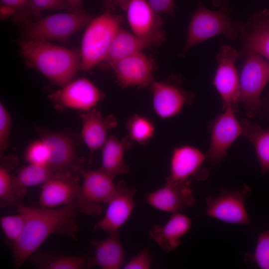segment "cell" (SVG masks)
I'll return each mask as SVG.
<instances>
[{"label": "cell", "instance_id": "f35d334b", "mask_svg": "<svg viewBox=\"0 0 269 269\" xmlns=\"http://www.w3.org/2000/svg\"><path fill=\"white\" fill-rule=\"evenodd\" d=\"M69 5V12L73 13H86L83 8V0H66Z\"/></svg>", "mask_w": 269, "mask_h": 269}, {"label": "cell", "instance_id": "74e56055", "mask_svg": "<svg viewBox=\"0 0 269 269\" xmlns=\"http://www.w3.org/2000/svg\"><path fill=\"white\" fill-rule=\"evenodd\" d=\"M151 7L157 13L174 16V0H146Z\"/></svg>", "mask_w": 269, "mask_h": 269}, {"label": "cell", "instance_id": "d6a6232c", "mask_svg": "<svg viewBox=\"0 0 269 269\" xmlns=\"http://www.w3.org/2000/svg\"><path fill=\"white\" fill-rule=\"evenodd\" d=\"M30 4L31 21L39 19L45 10H65L68 12L69 9L66 0H30Z\"/></svg>", "mask_w": 269, "mask_h": 269}, {"label": "cell", "instance_id": "44dd1931", "mask_svg": "<svg viewBox=\"0 0 269 269\" xmlns=\"http://www.w3.org/2000/svg\"><path fill=\"white\" fill-rule=\"evenodd\" d=\"M80 118L82 123L81 134L89 150L91 162L93 153L103 146L108 132L117 126L118 121L113 115L103 116L95 108L83 112Z\"/></svg>", "mask_w": 269, "mask_h": 269}, {"label": "cell", "instance_id": "52a82bcc", "mask_svg": "<svg viewBox=\"0 0 269 269\" xmlns=\"http://www.w3.org/2000/svg\"><path fill=\"white\" fill-rule=\"evenodd\" d=\"M82 184L74 200L78 212L96 216L102 211L101 203H108L115 194L114 178L101 170H81Z\"/></svg>", "mask_w": 269, "mask_h": 269}, {"label": "cell", "instance_id": "7bdbcfd3", "mask_svg": "<svg viewBox=\"0 0 269 269\" xmlns=\"http://www.w3.org/2000/svg\"></svg>", "mask_w": 269, "mask_h": 269}, {"label": "cell", "instance_id": "2e32d148", "mask_svg": "<svg viewBox=\"0 0 269 269\" xmlns=\"http://www.w3.org/2000/svg\"><path fill=\"white\" fill-rule=\"evenodd\" d=\"M36 131L48 148V165L53 173L79 168L76 144L69 135L43 128Z\"/></svg>", "mask_w": 269, "mask_h": 269}, {"label": "cell", "instance_id": "d6986e66", "mask_svg": "<svg viewBox=\"0 0 269 269\" xmlns=\"http://www.w3.org/2000/svg\"><path fill=\"white\" fill-rule=\"evenodd\" d=\"M245 27L239 37L243 43L240 55L254 51L269 61V9L266 8L251 14Z\"/></svg>", "mask_w": 269, "mask_h": 269}, {"label": "cell", "instance_id": "5bb4252c", "mask_svg": "<svg viewBox=\"0 0 269 269\" xmlns=\"http://www.w3.org/2000/svg\"><path fill=\"white\" fill-rule=\"evenodd\" d=\"M105 97V94L87 78L72 80L49 95V98L61 108L89 111Z\"/></svg>", "mask_w": 269, "mask_h": 269}, {"label": "cell", "instance_id": "3957f363", "mask_svg": "<svg viewBox=\"0 0 269 269\" xmlns=\"http://www.w3.org/2000/svg\"><path fill=\"white\" fill-rule=\"evenodd\" d=\"M245 23L233 20L231 10L223 5L217 10L205 8L201 0L192 13L187 29L185 44L179 56L183 57L192 47L220 34L235 41L245 29Z\"/></svg>", "mask_w": 269, "mask_h": 269}, {"label": "cell", "instance_id": "4fadbf2b", "mask_svg": "<svg viewBox=\"0 0 269 269\" xmlns=\"http://www.w3.org/2000/svg\"><path fill=\"white\" fill-rule=\"evenodd\" d=\"M155 67L154 59L142 51L111 63L105 68L114 71L117 83L121 87L145 88L154 81Z\"/></svg>", "mask_w": 269, "mask_h": 269}, {"label": "cell", "instance_id": "277c9868", "mask_svg": "<svg viewBox=\"0 0 269 269\" xmlns=\"http://www.w3.org/2000/svg\"><path fill=\"white\" fill-rule=\"evenodd\" d=\"M123 21V17L109 11H105L92 19L82 39L80 50L82 70L90 71L104 61Z\"/></svg>", "mask_w": 269, "mask_h": 269}, {"label": "cell", "instance_id": "e0dca14e", "mask_svg": "<svg viewBox=\"0 0 269 269\" xmlns=\"http://www.w3.org/2000/svg\"><path fill=\"white\" fill-rule=\"evenodd\" d=\"M146 201L157 210L172 213L196 204L190 179L179 182L166 181L164 186L146 194Z\"/></svg>", "mask_w": 269, "mask_h": 269}, {"label": "cell", "instance_id": "6da1fadb", "mask_svg": "<svg viewBox=\"0 0 269 269\" xmlns=\"http://www.w3.org/2000/svg\"><path fill=\"white\" fill-rule=\"evenodd\" d=\"M18 212L25 219L23 231L13 243L14 266L20 268L52 234L77 238L79 227L76 221L78 212L74 201L63 207L32 208L19 204Z\"/></svg>", "mask_w": 269, "mask_h": 269}, {"label": "cell", "instance_id": "60d3db41", "mask_svg": "<svg viewBox=\"0 0 269 269\" xmlns=\"http://www.w3.org/2000/svg\"><path fill=\"white\" fill-rule=\"evenodd\" d=\"M14 14L13 10L7 6H0V18L5 19L9 16H12Z\"/></svg>", "mask_w": 269, "mask_h": 269}, {"label": "cell", "instance_id": "ba28073f", "mask_svg": "<svg viewBox=\"0 0 269 269\" xmlns=\"http://www.w3.org/2000/svg\"><path fill=\"white\" fill-rule=\"evenodd\" d=\"M251 193V188L246 183L237 189L222 188L217 195L206 197L207 214L224 222L250 225L245 202Z\"/></svg>", "mask_w": 269, "mask_h": 269}, {"label": "cell", "instance_id": "e575fe53", "mask_svg": "<svg viewBox=\"0 0 269 269\" xmlns=\"http://www.w3.org/2000/svg\"><path fill=\"white\" fill-rule=\"evenodd\" d=\"M25 158L29 163L48 165L49 151L44 142L40 139L30 143L26 150Z\"/></svg>", "mask_w": 269, "mask_h": 269}, {"label": "cell", "instance_id": "9c48e42d", "mask_svg": "<svg viewBox=\"0 0 269 269\" xmlns=\"http://www.w3.org/2000/svg\"><path fill=\"white\" fill-rule=\"evenodd\" d=\"M183 78L173 76L164 80L154 81L150 88L154 113L162 119L179 115L185 105H191L195 98L193 92L182 87Z\"/></svg>", "mask_w": 269, "mask_h": 269}, {"label": "cell", "instance_id": "f1b7e54d", "mask_svg": "<svg viewBox=\"0 0 269 269\" xmlns=\"http://www.w3.org/2000/svg\"><path fill=\"white\" fill-rule=\"evenodd\" d=\"M0 199L1 203L12 205L16 203L18 198L13 187V176L11 170L18 163V158L10 155L0 158Z\"/></svg>", "mask_w": 269, "mask_h": 269}, {"label": "cell", "instance_id": "5b68a950", "mask_svg": "<svg viewBox=\"0 0 269 269\" xmlns=\"http://www.w3.org/2000/svg\"><path fill=\"white\" fill-rule=\"evenodd\" d=\"M240 78V102L248 118H261V95L269 82V61L260 54L246 55Z\"/></svg>", "mask_w": 269, "mask_h": 269}, {"label": "cell", "instance_id": "1f68e13d", "mask_svg": "<svg viewBox=\"0 0 269 269\" xmlns=\"http://www.w3.org/2000/svg\"><path fill=\"white\" fill-rule=\"evenodd\" d=\"M1 229L6 237L13 243L21 236L25 223L24 215L18 214L2 216L0 219Z\"/></svg>", "mask_w": 269, "mask_h": 269}, {"label": "cell", "instance_id": "9a60e30c", "mask_svg": "<svg viewBox=\"0 0 269 269\" xmlns=\"http://www.w3.org/2000/svg\"><path fill=\"white\" fill-rule=\"evenodd\" d=\"M79 168L53 174L43 183L39 199L42 207L55 208L73 202L79 190Z\"/></svg>", "mask_w": 269, "mask_h": 269}, {"label": "cell", "instance_id": "ac0fdd59", "mask_svg": "<svg viewBox=\"0 0 269 269\" xmlns=\"http://www.w3.org/2000/svg\"><path fill=\"white\" fill-rule=\"evenodd\" d=\"M136 192L134 187L127 186L124 181L118 183L117 191L107 203L105 214L96 224L95 230L109 233L119 231L132 214Z\"/></svg>", "mask_w": 269, "mask_h": 269}, {"label": "cell", "instance_id": "b9f144b4", "mask_svg": "<svg viewBox=\"0 0 269 269\" xmlns=\"http://www.w3.org/2000/svg\"><path fill=\"white\" fill-rule=\"evenodd\" d=\"M115 0H102L103 8L105 11H109L114 12L115 7L114 5Z\"/></svg>", "mask_w": 269, "mask_h": 269}, {"label": "cell", "instance_id": "83f0119b", "mask_svg": "<svg viewBox=\"0 0 269 269\" xmlns=\"http://www.w3.org/2000/svg\"><path fill=\"white\" fill-rule=\"evenodd\" d=\"M48 165L29 163L13 176L15 194L18 199L24 196L28 187L45 182L53 174Z\"/></svg>", "mask_w": 269, "mask_h": 269}, {"label": "cell", "instance_id": "7402d4cb", "mask_svg": "<svg viewBox=\"0 0 269 269\" xmlns=\"http://www.w3.org/2000/svg\"><path fill=\"white\" fill-rule=\"evenodd\" d=\"M191 219L180 212L172 213L163 225H155L150 230L148 236L159 248L167 253L176 249L181 239L190 229Z\"/></svg>", "mask_w": 269, "mask_h": 269}, {"label": "cell", "instance_id": "836d02e7", "mask_svg": "<svg viewBox=\"0 0 269 269\" xmlns=\"http://www.w3.org/2000/svg\"><path fill=\"white\" fill-rule=\"evenodd\" d=\"M0 6L8 7L13 10V21L21 25L31 21L30 0H0Z\"/></svg>", "mask_w": 269, "mask_h": 269}, {"label": "cell", "instance_id": "4dcf8cb0", "mask_svg": "<svg viewBox=\"0 0 269 269\" xmlns=\"http://www.w3.org/2000/svg\"><path fill=\"white\" fill-rule=\"evenodd\" d=\"M246 264L255 263L262 269H269V229L258 235L253 254L247 253L244 257Z\"/></svg>", "mask_w": 269, "mask_h": 269}, {"label": "cell", "instance_id": "4316f807", "mask_svg": "<svg viewBox=\"0 0 269 269\" xmlns=\"http://www.w3.org/2000/svg\"><path fill=\"white\" fill-rule=\"evenodd\" d=\"M34 266L41 269H82L91 268L90 255L68 256L42 252L30 257Z\"/></svg>", "mask_w": 269, "mask_h": 269}, {"label": "cell", "instance_id": "d590c367", "mask_svg": "<svg viewBox=\"0 0 269 269\" xmlns=\"http://www.w3.org/2000/svg\"><path fill=\"white\" fill-rule=\"evenodd\" d=\"M11 127L10 115L3 104L0 103V158L7 149Z\"/></svg>", "mask_w": 269, "mask_h": 269}, {"label": "cell", "instance_id": "7a4b0ae2", "mask_svg": "<svg viewBox=\"0 0 269 269\" xmlns=\"http://www.w3.org/2000/svg\"><path fill=\"white\" fill-rule=\"evenodd\" d=\"M18 44L26 64L39 71L54 85L65 86L82 69L80 50L46 40L22 39Z\"/></svg>", "mask_w": 269, "mask_h": 269}, {"label": "cell", "instance_id": "8992f818", "mask_svg": "<svg viewBox=\"0 0 269 269\" xmlns=\"http://www.w3.org/2000/svg\"><path fill=\"white\" fill-rule=\"evenodd\" d=\"M88 13H59L22 24L23 40H55L66 42L75 33L90 23Z\"/></svg>", "mask_w": 269, "mask_h": 269}, {"label": "cell", "instance_id": "8d00e7d4", "mask_svg": "<svg viewBox=\"0 0 269 269\" xmlns=\"http://www.w3.org/2000/svg\"><path fill=\"white\" fill-rule=\"evenodd\" d=\"M152 262V256L148 248L146 247L138 254L124 264L123 266V269H148L150 268Z\"/></svg>", "mask_w": 269, "mask_h": 269}, {"label": "cell", "instance_id": "f546056e", "mask_svg": "<svg viewBox=\"0 0 269 269\" xmlns=\"http://www.w3.org/2000/svg\"><path fill=\"white\" fill-rule=\"evenodd\" d=\"M129 138L137 143L146 145L153 137L155 126L152 121L144 116L134 114L127 121Z\"/></svg>", "mask_w": 269, "mask_h": 269}, {"label": "cell", "instance_id": "30bf717a", "mask_svg": "<svg viewBox=\"0 0 269 269\" xmlns=\"http://www.w3.org/2000/svg\"><path fill=\"white\" fill-rule=\"evenodd\" d=\"M117 5L126 12L128 23L135 35L152 40L157 46L165 40V33L161 30L162 20L146 0H115V7Z\"/></svg>", "mask_w": 269, "mask_h": 269}, {"label": "cell", "instance_id": "ab89813d", "mask_svg": "<svg viewBox=\"0 0 269 269\" xmlns=\"http://www.w3.org/2000/svg\"><path fill=\"white\" fill-rule=\"evenodd\" d=\"M261 118H266L269 120V94L262 99Z\"/></svg>", "mask_w": 269, "mask_h": 269}, {"label": "cell", "instance_id": "d4e9b609", "mask_svg": "<svg viewBox=\"0 0 269 269\" xmlns=\"http://www.w3.org/2000/svg\"><path fill=\"white\" fill-rule=\"evenodd\" d=\"M157 46L152 40L143 39L121 26L112 42L107 55L101 64L105 67L109 64L136 53L145 48Z\"/></svg>", "mask_w": 269, "mask_h": 269}, {"label": "cell", "instance_id": "ffe728a7", "mask_svg": "<svg viewBox=\"0 0 269 269\" xmlns=\"http://www.w3.org/2000/svg\"><path fill=\"white\" fill-rule=\"evenodd\" d=\"M206 159L199 148L189 144L175 147L170 160V173L166 181L179 182L193 176L199 180L201 166Z\"/></svg>", "mask_w": 269, "mask_h": 269}, {"label": "cell", "instance_id": "cb8c5ba5", "mask_svg": "<svg viewBox=\"0 0 269 269\" xmlns=\"http://www.w3.org/2000/svg\"><path fill=\"white\" fill-rule=\"evenodd\" d=\"M133 142L128 136L122 139L109 136L102 147L100 169L114 179L119 174L128 173L130 168L124 160L125 152L132 147Z\"/></svg>", "mask_w": 269, "mask_h": 269}, {"label": "cell", "instance_id": "8fae6325", "mask_svg": "<svg viewBox=\"0 0 269 269\" xmlns=\"http://www.w3.org/2000/svg\"><path fill=\"white\" fill-rule=\"evenodd\" d=\"M239 52L229 45L220 47L217 56V68L213 84L220 94L223 110H238L240 102V78L235 63Z\"/></svg>", "mask_w": 269, "mask_h": 269}, {"label": "cell", "instance_id": "484cf974", "mask_svg": "<svg viewBox=\"0 0 269 269\" xmlns=\"http://www.w3.org/2000/svg\"><path fill=\"white\" fill-rule=\"evenodd\" d=\"M242 135L253 145L263 175L269 172V130L248 119L241 121Z\"/></svg>", "mask_w": 269, "mask_h": 269}, {"label": "cell", "instance_id": "603a6c76", "mask_svg": "<svg viewBox=\"0 0 269 269\" xmlns=\"http://www.w3.org/2000/svg\"><path fill=\"white\" fill-rule=\"evenodd\" d=\"M109 234L103 240L91 241L93 250V255H90L91 267L97 266L103 269L122 268L125 252L120 241L119 231Z\"/></svg>", "mask_w": 269, "mask_h": 269}, {"label": "cell", "instance_id": "7c38bea8", "mask_svg": "<svg viewBox=\"0 0 269 269\" xmlns=\"http://www.w3.org/2000/svg\"><path fill=\"white\" fill-rule=\"evenodd\" d=\"M235 112L227 108L210 124V141L206 157L213 166L219 165L224 160L229 148L242 135V125Z\"/></svg>", "mask_w": 269, "mask_h": 269}]
</instances>
